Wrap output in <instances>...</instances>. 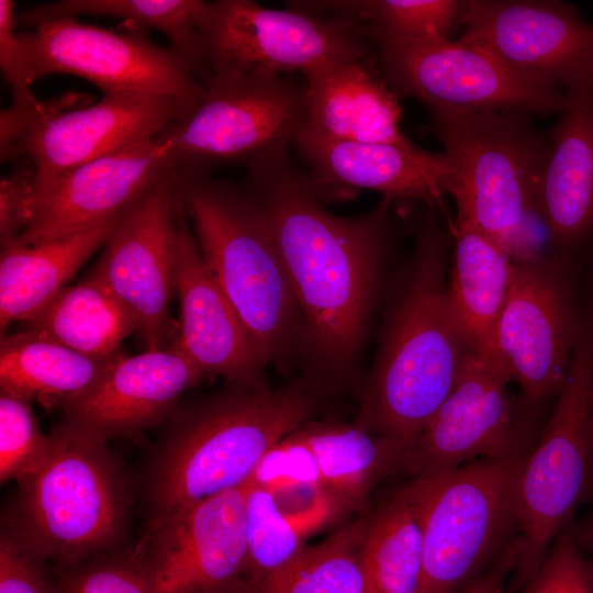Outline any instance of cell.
I'll return each instance as SVG.
<instances>
[{
    "instance_id": "6da1fadb",
    "label": "cell",
    "mask_w": 593,
    "mask_h": 593,
    "mask_svg": "<svg viewBox=\"0 0 593 593\" xmlns=\"http://www.w3.org/2000/svg\"><path fill=\"white\" fill-rule=\"evenodd\" d=\"M243 189L271 231L302 326L303 378L322 395L354 380L392 242L390 204L339 216L287 149L245 166Z\"/></svg>"
},
{
    "instance_id": "7a4b0ae2",
    "label": "cell",
    "mask_w": 593,
    "mask_h": 593,
    "mask_svg": "<svg viewBox=\"0 0 593 593\" xmlns=\"http://www.w3.org/2000/svg\"><path fill=\"white\" fill-rule=\"evenodd\" d=\"M321 399L301 377L278 389L227 382L179 404L147 461L141 538L177 512L247 484L268 452L310 421Z\"/></svg>"
},
{
    "instance_id": "3957f363",
    "label": "cell",
    "mask_w": 593,
    "mask_h": 593,
    "mask_svg": "<svg viewBox=\"0 0 593 593\" xmlns=\"http://www.w3.org/2000/svg\"><path fill=\"white\" fill-rule=\"evenodd\" d=\"M451 237L429 209L416 227L360 393L355 424L395 441L404 454L449 395L472 353L448 300Z\"/></svg>"
},
{
    "instance_id": "277c9868",
    "label": "cell",
    "mask_w": 593,
    "mask_h": 593,
    "mask_svg": "<svg viewBox=\"0 0 593 593\" xmlns=\"http://www.w3.org/2000/svg\"><path fill=\"white\" fill-rule=\"evenodd\" d=\"M49 435L46 461L18 484L1 530L57 568L122 549L133 500L123 465L108 443L61 422Z\"/></svg>"
},
{
    "instance_id": "5b68a950",
    "label": "cell",
    "mask_w": 593,
    "mask_h": 593,
    "mask_svg": "<svg viewBox=\"0 0 593 593\" xmlns=\"http://www.w3.org/2000/svg\"><path fill=\"white\" fill-rule=\"evenodd\" d=\"M201 255L267 362L300 361V311L267 221L242 186L177 177Z\"/></svg>"
},
{
    "instance_id": "8992f818",
    "label": "cell",
    "mask_w": 593,
    "mask_h": 593,
    "mask_svg": "<svg viewBox=\"0 0 593 593\" xmlns=\"http://www.w3.org/2000/svg\"><path fill=\"white\" fill-rule=\"evenodd\" d=\"M429 114V132L455 170L456 220L481 231L514 261L539 258L534 222L545 133L517 113L438 108Z\"/></svg>"
},
{
    "instance_id": "52a82bcc",
    "label": "cell",
    "mask_w": 593,
    "mask_h": 593,
    "mask_svg": "<svg viewBox=\"0 0 593 593\" xmlns=\"http://www.w3.org/2000/svg\"><path fill=\"white\" fill-rule=\"evenodd\" d=\"M593 496V284L566 381L516 489L518 542L513 592L537 572L577 508Z\"/></svg>"
},
{
    "instance_id": "ba28073f",
    "label": "cell",
    "mask_w": 593,
    "mask_h": 593,
    "mask_svg": "<svg viewBox=\"0 0 593 593\" xmlns=\"http://www.w3.org/2000/svg\"><path fill=\"white\" fill-rule=\"evenodd\" d=\"M529 449L407 483L423 527V593H460L518 537L516 489Z\"/></svg>"
},
{
    "instance_id": "9c48e42d",
    "label": "cell",
    "mask_w": 593,
    "mask_h": 593,
    "mask_svg": "<svg viewBox=\"0 0 593 593\" xmlns=\"http://www.w3.org/2000/svg\"><path fill=\"white\" fill-rule=\"evenodd\" d=\"M366 32L392 91L417 99L428 111L459 108L534 118L559 114L567 104V91L556 81L517 69L478 44Z\"/></svg>"
},
{
    "instance_id": "30bf717a",
    "label": "cell",
    "mask_w": 593,
    "mask_h": 593,
    "mask_svg": "<svg viewBox=\"0 0 593 593\" xmlns=\"http://www.w3.org/2000/svg\"><path fill=\"white\" fill-rule=\"evenodd\" d=\"M304 85L283 75L214 76L198 102L155 137L178 177L287 149L303 126Z\"/></svg>"
},
{
    "instance_id": "8fae6325",
    "label": "cell",
    "mask_w": 593,
    "mask_h": 593,
    "mask_svg": "<svg viewBox=\"0 0 593 593\" xmlns=\"http://www.w3.org/2000/svg\"><path fill=\"white\" fill-rule=\"evenodd\" d=\"M585 256V255H583ZM582 256L514 261L493 353L536 407L560 392L582 329L590 278Z\"/></svg>"
},
{
    "instance_id": "7c38bea8",
    "label": "cell",
    "mask_w": 593,
    "mask_h": 593,
    "mask_svg": "<svg viewBox=\"0 0 593 593\" xmlns=\"http://www.w3.org/2000/svg\"><path fill=\"white\" fill-rule=\"evenodd\" d=\"M199 34L210 79L304 74L366 57L371 45L365 27L351 19L316 16L292 8L275 10L251 0L208 2Z\"/></svg>"
},
{
    "instance_id": "4fadbf2b",
    "label": "cell",
    "mask_w": 593,
    "mask_h": 593,
    "mask_svg": "<svg viewBox=\"0 0 593 593\" xmlns=\"http://www.w3.org/2000/svg\"><path fill=\"white\" fill-rule=\"evenodd\" d=\"M191 107L167 96L115 92L68 109L42 103L0 122L2 159L24 158L37 182L156 136Z\"/></svg>"
},
{
    "instance_id": "5bb4252c",
    "label": "cell",
    "mask_w": 593,
    "mask_h": 593,
    "mask_svg": "<svg viewBox=\"0 0 593 593\" xmlns=\"http://www.w3.org/2000/svg\"><path fill=\"white\" fill-rule=\"evenodd\" d=\"M19 36L31 83L66 74L92 82L103 94L167 96L191 108L204 91L181 55L137 32L116 33L64 16L43 21Z\"/></svg>"
},
{
    "instance_id": "9a60e30c",
    "label": "cell",
    "mask_w": 593,
    "mask_h": 593,
    "mask_svg": "<svg viewBox=\"0 0 593 593\" xmlns=\"http://www.w3.org/2000/svg\"><path fill=\"white\" fill-rule=\"evenodd\" d=\"M179 203L175 176L123 216L89 272L133 313L145 350L168 348L179 336V326L170 313L176 293Z\"/></svg>"
},
{
    "instance_id": "2e32d148",
    "label": "cell",
    "mask_w": 593,
    "mask_h": 593,
    "mask_svg": "<svg viewBox=\"0 0 593 593\" xmlns=\"http://www.w3.org/2000/svg\"><path fill=\"white\" fill-rule=\"evenodd\" d=\"M246 486L194 503L139 539L153 593H239L247 574Z\"/></svg>"
},
{
    "instance_id": "e0dca14e",
    "label": "cell",
    "mask_w": 593,
    "mask_h": 593,
    "mask_svg": "<svg viewBox=\"0 0 593 593\" xmlns=\"http://www.w3.org/2000/svg\"><path fill=\"white\" fill-rule=\"evenodd\" d=\"M510 381L496 356L472 351L399 468L412 479L421 478L479 459L506 457L527 446L508 395Z\"/></svg>"
},
{
    "instance_id": "ac0fdd59",
    "label": "cell",
    "mask_w": 593,
    "mask_h": 593,
    "mask_svg": "<svg viewBox=\"0 0 593 593\" xmlns=\"http://www.w3.org/2000/svg\"><path fill=\"white\" fill-rule=\"evenodd\" d=\"M176 169L154 136L37 182L32 220L14 240L38 245L96 227L138 204Z\"/></svg>"
},
{
    "instance_id": "d6986e66",
    "label": "cell",
    "mask_w": 593,
    "mask_h": 593,
    "mask_svg": "<svg viewBox=\"0 0 593 593\" xmlns=\"http://www.w3.org/2000/svg\"><path fill=\"white\" fill-rule=\"evenodd\" d=\"M459 40L566 91L593 72V23L553 0H465Z\"/></svg>"
},
{
    "instance_id": "ffe728a7",
    "label": "cell",
    "mask_w": 593,
    "mask_h": 593,
    "mask_svg": "<svg viewBox=\"0 0 593 593\" xmlns=\"http://www.w3.org/2000/svg\"><path fill=\"white\" fill-rule=\"evenodd\" d=\"M204 372L175 342L123 356L81 394L64 402L61 423L99 441L135 439L165 424Z\"/></svg>"
},
{
    "instance_id": "44dd1931",
    "label": "cell",
    "mask_w": 593,
    "mask_h": 593,
    "mask_svg": "<svg viewBox=\"0 0 593 593\" xmlns=\"http://www.w3.org/2000/svg\"><path fill=\"white\" fill-rule=\"evenodd\" d=\"M175 291L180 313L176 343L188 357L204 373L222 376L227 382H265L264 369L268 362L208 268L181 195Z\"/></svg>"
},
{
    "instance_id": "7402d4cb",
    "label": "cell",
    "mask_w": 593,
    "mask_h": 593,
    "mask_svg": "<svg viewBox=\"0 0 593 593\" xmlns=\"http://www.w3.org/2000/svg\"><path fill=\"white\" fill-rule=\"evenodd\" d=\"M545 133L537 212L557 254L593 249V72L567 90V104Z\"/></svg>"
},
{
    "instance_id": "603a6c76",
    "label": "cell",
    "mask_w": 593,
    "mask_h": 593,
    "mask_svg": "<svg viewBox=\"0 0 593 593\" xmlns=\"http://www.w3.org/2000/svg\"><path fill=\"white\" fill-rule=\"evenodd\" d=\"M300 156L325 195L331 189H367L389 201L407 200L441 208L455 170L445 153L403 143H356L322 138L304 128L294 137Z\"/></svg>"
},
{
    "instance_id": "cb8c5ba5",
    "label": "cell",
    "mask_w": 593,
    "mask_h": 593,
    "mask_svg": "<svg viewBox=\"0 0 593 593\" xmlns=\"http://www.w3.org/2000/svg\"><path fill=\"white\" fill-rule=\"evenodd\" d=\"M366 57L327 64L302 74V128L322 138L343 142L409 139L400 131V98Z\"/></svg>"
},
{
    "instance_id": "d4e9b609",
    "label": "cell",
    "mask_w": 593,
    "mask_h": 593,
    "mask_svg": "<svg viewBox=\"0 0 593 593\" xmlns=\"http://www.w3.org/2000/svg\"><path fill=\"white\" fill-rule=\"evenodd\" d=\"M127 213V212H126ZM60 239L23 245L0 243V334L13 322H26L66 287L126 214Z\"/></svg>"
},
{
    "instance_id": "484cf974",
    "label": "cell",
    "mask_w": 593,
    "mask_h": 593,
    "mask_svg": "<svg viewBox=\"0 0 593 593\" xmlns=\"http://www.w3.org/2000/svg\"><path fill=\"white\" fill-rule=\"evenodd\" d=\"M451 233L447 293L452 315L472 351L494 355L493 339L506 302L513 260L467 222L456 220Z\"/></svg>"
},
{
    "instance_id": "4316f807",
    "label": "cell",
    "mask_w": 593,
    "mask_h": 593,
    "mask_svg": "<svg viewBox=\"0 0 593 593\" xmlns=\"http://www.w3.org/2000/svg\"><path fill=\"white\" fill-rule=\"evenodd\" d=\"M290 435L307 451L329 501L348 508L362 506L404 455L395 441L355 423L309 421Z\"/></svg>"
},
{
    "instance_id": "83f0119b",
    "label": "cell",
    "mask_w": 593,
    "mask_h": 593,
    "mask_svg": "<svg viewBox=\"0 0 593 593\" xmlns=\"http://www.w3.org/2000/svg\"><path fill=\"white\" fill-rule=\"evenodd\" d=\"M123 356L105 357L76 351L30 331L4 335L0 340V388L47 407L76 398Z\"/></svg>"
},
{
    "instance_id": "f1b7e54d",
    "label": "cell",
    "mask_w": 593,
    "mask_h": 593,
    "mask_svg": "<svg viewBox=\"0 0 593 593\" xmlns=\"http://www.w3.org/2000/svg\"><path fill=\"white\" fill-rule=\"evenodd\" d=\"M23 325V331L94 357L119 353L122 342L138 327L133 313L103 282L89 275L61 289Z\"/></svg>"
},
{
    "instance_id": "f546056e",
    "label": "cell",
    "mask_w": 593,
    "mask_h": 593,
    "mask_svg": "<svg viewBox=\"0 0 593 593\" xmlns=\"http://www.w3.org/2000/svg\"><path fill=\"white\" fill-rule=\"evenodd\" d=\"M359 558L369 593H423V527L407 484L368 517Z\"/></svg>"
},
{
    "instance_id": "4dcf8cb0",
    "label": "cell",
    "mask_w": 593,
    "mask_h": 593,
    "mask_svg": "<svg viewBox=\"0 0 593 593\" xmlns=\"http://www.w3.org/2000/svg\"><path fill=\"white\" fill-rule=\"evenodd\" d=\"M208 2L202 0H61L40 4L16 15L18 25L34 26L43 21L86 15L126 19L161 32L170 47L181 55L205 86V69L199 27Z\"/></svg>"
},
{
    "instance_id": "1f68e13d",
    "label": "cell",
    "mask_w": 593,
    "mask_h": 593,
    "mask_svg": "<svg viewBox=\"0 0 593 593\" xmlns=\"http://www.w3.org/2000/svg\"><path fill=\"white\" fill-rule=\"evenodd\" d=\"M368 518L339 529L239 593H369L359 558Z\"/></svg>"
},
{
    "instance_id": "d6a6232c",
    "label": "cell",
    "mask_w": 593,
    "mask_h": 593,
    "mask_svg": "<svg viewBox=\"0 0 593 593\" xmlns=\"http://www.w3.org/2000/svg\"><path fill=\"white\" fill-rule=\"evenodd\" d=\"M289 8L316 15L342 16L367 31L400 38L445 37L462 26L459 0H326L289 1Z\"/></svg>"
},
{
    "instance_id": "836d02e7",
    "label": "cell",
    "mask_w": 593,
    "mask_h": 593,
    "mask_svg": "<svg viewBox=\"0 0 593 593\" xmlns=\"http://www.w3.org/2000/svg\"><path fill=\"white\" fill-rule=\"evenodd\" d=\"M300 521L272 490L248 481L245 493V584L279 569L304 547Z\"/></svg>"
},
{
    "instance_id": "e575fe53",
    "label": "cell",
    "mask_w": 593,
    "mask_h": 593,
    "mask_svg": "<svg viewBox=\"0 0 593 593\" xmlns=\"http://www.w3.org/2000/svg\"><path fill=\"white\" fill-rule=\"evenodd\" d=\"M52 446L32 409V401L0 388V481L18 484L34 475Z\"/></svg>"
},
{
    "instance_id": "d590c367",
    "label": "cell",
    "mask_w": 593,
    "mask_h": 593,
    "mask_svg": "<svg viewBox=\"0 0 593 593\" xmlns=\"http://www.w3.org/2000/svg\"><path fill=\"white\" fill-rule=\"evenodd\" d=\"M54 585L56 593H153L137 547L59 567Z\"/></svg>"
},
{
    "instance_id": "8d00e7d4",
    "label": "cell",
    "mask_w": 593,
    "mask_h": 593,
    "mask_svg": "<svg viewBox=\"0 0 593 593\" xmlns=\"http://www.w3.org/2000/svg\"><path fill=\"white\" fill-rule=\"evenodd\" d=\"M522 593H593V560L580 546L573 524L556 537Z\"/></svg>"
},
{
    "instance_id": "74e56055",
    "label": "cell",
    "mask_w": 593,
    "mask_h": 593,
    "mask_svg": "<svg viewBox=\"0 0 593 593\" xmlns=\"http://www.w3.org/2000/svg\"><path fill=\"white\" fill-rule=\"evenodd\" d=\"M16 15L14 1L0 0V68L12 90L11 105L1 112V119L21 116L41 103L31 90L22 43L15 31Z\"/></svg>"
},
{
    "instance_id": "f35d334b",
    "label": "cell",
    "mask_w": 593,
    "mask_h": 593,
    "mask_svg": "<svg viewBox=\"0 0 593 593\" xmlns=\"http://www.w3.org/2000/svg\"><path fill=\"white\" fill-rule=\"evenodd\" d=\"M37 191L32 166H23L0 181V243L18 238L29 226Z\"/></svg>"
},
{
    "instance_id": "ab89813d",
    "label": "cell",
    "mask_w": 593,
    "mask_h": 593,
    "mask_svg": "<svg viewBox=\"0 0 593 593\" xmlns=\"http://www.w3.org/2000/svg\"><path fill=\"white\" fill-rule=\"evenodd\" d=\"M47 570V563L25 551L1 530L0 593H56Z\"/></svg>"
},
{
    "instance_id": "60d3db41",
    "label": "cell",
    "mask_w": 593,
    "mask_h": 593,
    "mask_svg": "<svg viewBox=\"0 0 593 593\" xmlns=\"http://www.w3.org/2000/svg\"><path fill=\"white\" fill-rule=\"evenodd\" d=\"M517 540L518 537L482 575L465 588L460 593H508L506 578L514 571Z\"/></svg>"
},
{
    "instance_id": "b9f144b4",
    "label": "cell",
    "mask_w": 593,
    "mask_h": 593,
    "mask_svg": "<svg viewBox=\"0 0 593 593\" xmlns=\"http://www.w3.org/2000/svg\"><path fill=\"white\" fill-rule=\"evenodd\" d=\"M575 535L582 549L593 553V514L579 528H575Z\"/></svg>"
}]
</instances>
